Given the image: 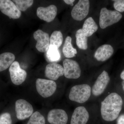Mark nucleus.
Here are the masks:
<instances>
[{
  "label": "nucleus",
  "mask_w": 124,
  "mask_h": 124,
  "mask_svg": "<svg viewBox=\"0 0 124 124\" xmlns=\"http://www.w3.org/2000/svg\"><path fill=\"white\" fill-rule=\"evenodd\" d=\"M63 40L62 34L61 31H54L50 37L49 45L55 46L59 48L61 46Z\"/></svg>",
  "instance_id": "obj_22"
},
{
  "label": "nucleus",
  "mask_w": 124,
  "mask_h": 124,
  "mask_svg": "<svg viewBox=\"0 0 124 124\" xmlns=\"http://www.w3.org/2000/svg\"><path fill=\"white\" fill-rule=\"evenodd\" d=\"M76 42L80 49L86 50L88 48V37L85 36L82 29H78L76 34Z\"/></svg>",
  "instance_id": "obj_21"
},
{
  "label": "nucleus",
  "mask_w": 124,
  "mask_h": 124,
  "mask_svg": "<svg viewBox=\"0 0 124 124\" xmlns=\"http://www.w3.org/2000/svg\"><path fill=\"white\" fill-rule=\"evenodd\" d=\"M11 116L9 113L6 112L0 115V124H12Z\"/></svg>",
  "instance_id": "obj_26"
},
{
  "label": "nucleus",
  "mask_w": 124,
  "mask_h": 124,
  "mask_svg": "<svg viewBox=\"0 0 124 124\" xmlns=\"http://www.w3.org/2000/svg\"><path fill=\"white\" fill-rule=\"evenodd\" d=\"M36 88L38 93L42 97L48 98L55 93L57 85L54 81L39 78L36 81Z\"/></svg>",
  "instance_id": "obj_4"
},
{
  "label": "nucleus",
  "mask_w": 124,
  "mask_h": 124,
  "mask_svg": "<svg viewBox=\"0 0 124 124\" xmlns=\"http://www.w3.org/2000/svg\"><path fill=\"white\" fill-rule=\"evenodd\" d=\"M116 124H124V114L120 116L117 118Z\"/></svg>",
  "instance_id": "obj_27"
},
{
  "label": "nucleus",
  "mask_w": 124,
  "mask_h": 124,
  "mask_svg": "<svg viewBox=\"0 0 124 124\" xmlns=\"http://www.w3.org/2000/svg\"><path fill=\"white\" fill-rule=\"evenodd\" d=\"M15 111L18 119H26L33 114L32 106L26 100L19 99L16 102Z\"/></svg>",
  "instance_id": "obj_7"
},
{
  "label": "nucleus",
  "mask_w": 124,
  "mask_h": 124,
  "mask_svg": "<svg viewBox=\"0 0 124 124\" xmlns=\"http://www.w3.org/2000/svg\"><path fill=\"white\" fill-rule=\"evenodd\" d=\"M68 120L67 114L62 109H53L48 113V121L51 124H67Z\"/></svg>",
  "instance_id": "obj_13"
},
{
  "label": "nucleus",
  "mask_w": 124,
  "mask_h": 124,
  "mask_svg": "<svg viewBox=\"0 0 124 124\" xmlns=\"http://www.w3.org/2000/svg\"><path fill=\"white\" fill-rule=\"evenodd\" d=\"M57 13V8L51 5L46 7H40L37 10V15L40 19L47 23L51 22L55 18Z\"/></svg>",
  "instance_id": "obj_12"
},
{
  "label": "nucleus",
  "mask_w": 124,
  "mask_h": 124,
  "mask_svg": "<svg viewBox=\"0 0 124 124\" xmlns=\"http://www.w3.org/2000/svg\"><path fill=\"white\" fill-rule=\"evenodd\" d=\"M89 117L88 112L85 107H78L75 109L72 116L70 124H86Z\"/></svg>",
  "instance_id": "obj_15"
},
{
  "label": "nucleus",
  "mask_w": 124,
  "mask_h": 124,
  "mask_svg": "<svg viewBox=\"0 0 124 124\" xmlns=\"http://www.w3.org/2000/svg\"><path fill=\"white\" fill-rule=\"evenodd\" d=\"M15 55L12 53L6 52L0 54V72L7 69L14 62Z\"/></svg>",
  "instance_id": "obj_18"
},
{
  "label": "nucleus",
  "mask_w": 124,
  "mask_h": 124,
  "mask_svg": "<svg viewBox=\"0 0 124 124\" xmlns=\"http://www.w3.org/2000/svg\"><path fill=\"white\" fill-rule=\"evenodd\" d=\"M91 88L86 84L78 85L72 87L69 93V99L71 101L82 103L86 102L91 95Z\"/></svg>",
  "instance_id": "obj_2"
},
{
  "label": "nucleus",
  "mask_w": 124,
  "mask_h": 124,
  "mask_svg": "<svg viewBox=\"0 0 124 124\" xmlns=\"http://www.w3.org/2000/svg\"><path fill=\"white\" fill-rule=\"evenodd\" d=\"M0 10L10 19H17L21 15V11L10 0H0Z\"/></svg>",
  "instance_id": "obj_9"
},
{
  "label": "nucleus",
  "mask_w": 124,
  "mask_h": 124,
  "mask_svg": "<svg viewBox=\"0 0 124 124\" xmlns=\"http://www.w3.org/2000/svg\"><path fill=\"white\" fill-rule=\"evenodd\" d=\"M114 51V49L111 45H102L97 49L94 53V57L98 61L104 62L112 56Z\"/></svg>",
  "instance_id": "obj_16"
},
{
  "label": "nucleus",
  "mask_w": 124,
  "mask_h": 124,
  "mask_svg": "<svg viewBox=\"0 0 124 124\" xmlns=\"http://www.w3.org/2000/svg\"><path fill=\"white\" fill-rule=\"evenodd\" d=\"M88 0H80L72 10L71 15L74 20L81 21L88 14L90 8Z\"/></svg>",
  "instance_id": "obj_6"
},
{
  "label": "nucleus",
  "mask_w": 124,
  "mask_h": 124,
  "mask_svg": "<svg viewBox=\"0 0 124 124\" xmlns=\"http://www.w3.org/2000/svg\"><path fill=\"white\" fill-rule=\"evenodd\" d=\"M122 105L123 100L119 94L115 93L110 94L101 103L102 118L108 122L115 120L119 116Z\"/></svg>",
  "instance_id": "obj_1"
},
{
  "label": "nucleus",
  "mask_w": 124,
  "mask_h": 124,
  "mask_svg": "<svg viewBox=\"0 0 124 124\" xmlns=\"http://www.w3.org/2000/svg\"><path fill=\"white\" fill-rule=\"evenodd\" d=\"M45 74L47 78L51 80H56L60 77L64 75L63 67L57 63H51L46 65Z\"/></svg>",
  "instance_id": "obj_14"
},
{
  "label": "nucleus",
  "mask_w": 124,
  "mask_h": 124,
  "mask_svg": "<svg viewBox=\"0 0 124 124\" xmlns=\"http://www.w3.org/2000/svg\"><path fill=\"white\" fill-rule=\"evenodd\" d=\"M122 88L124 91V80H123L122 82Z\"/></svg>",
  "instance_id": "obj_30"
},
{
  "label": "nucleus",
  "mask_w": 124,
  "mask_h": 124,
  "mask_svg": "<svg viewBox=\"0 0 124 124\" xmlns=\"http://www.w3.org/2000/svg\"><path fill=\"white\" fill-rule=\"evenodd\" d=\"M98 28L97 24L93 18L90 17L85 21L82 29L85 36L88 37L97 31Z\"/></svg>",
  "instance_id": "obj_17"
},
{
  "label": "nucleus",
  "mask_w": 124,
  "mask_h": 124,
  "mask_svg": "<svg viewBox=\"0 0 124 124\" xmlns=\"http://www.w3.org/2000/svg\"><path fill=\"white\" fill-rule=\"evenodd\" d=\"M63 1L67 5H69L71 6L73 5V2L75 1V0H64Z\"/></svg>",
  "instance_id": "obj_28"
},
{
  "label": "nucleus",
  "mask_w": 124,
  "mask_h": 124,
  "mask_svg": "<svg viewBox=\"0 0 124 124\" xmlns=\"http://www.w3.org/2000/svg\"><path fill=\"white\" fill-rule=\"evenodd\" d=\"M10 78L13 84L16 85L22 84L26 78V72L20 67L17 61L14 62L9 68Z\"/></svg>",
  "instance_id": "obj_8"
},
{
  "label": "nucleus",
  "mask_w": 124,
  "mask_h": 124,
  "mask_svg": "<svg viewBox=\"0 0 124 124\" xmlns=\"http://www.w3.org/2000/svg\"><path fill=\"white\" fill-rule=\"evenodd\" d=\"M120 78L123 80H124V70L122 71L120 75Z\"/></svg>",
  "instance_id": "obj_29"
},
{
  "label": "nucleus",
  "mask_w": 124,
  "mask_h": 124,
  "mask_svg": "<svg viewBox=\"0 0 124 124\" xmlns=\"http://www.w3.org/2000/svg\"><path fill=\"white\" fill-rule=\"evenodd\" d=\"M27 124H45V120L40 112L36 111L31 116Z\"/></svg>",
  "instance_id": "obj_24"
},
{
  "label": "nucleus",
  "mask_w": 124,
  "mask_h": 124,
  "mask_svg": "<svg viewBox=\"0 0 124 124\" xmlns=\"http://www.w3.org/2000/svg\"><path fill=\"white\" fill-rule=\"evenodd\" d=\"M122 18V14L115 10H108L106 7L101 9L99 17V25L102 29L119 22Z\"/></svg>",
  "instance_id": "obj_3"
},
{
  "label": "nucleus",
  "mask_w": 124,
  "mask_h": 124,
  "mask_svg": "<svg viewBox=\"0 0 124 124\" xmlns=\"http://www.w3.org/2000/svg\"><path fill=\"white\" fill-rule=\"evenodd\" d=\"M64 76L67 78L77 79L80 77L81 70L78 63L75 60L66 59L63 62Z\"/></svg>",
  "instance_id": "obj_5"
},
{
  "label": "nucleus",
  "mask_w": 124,
  "mask_h": 124,
  "mask_svg": "<svg viewBox=\"0 0 124 124\" xmlns=\"http://www.w3.org/2000/svg\"><path fill=\"white\" fill-rule=\"evenodd\" d=\"M13 1L19 10L24 11L32 5L34 1L32 0H14Z\"/></svg>",
  "instance_id": "obj_23"
},
{
  "label": "nucleus",
  "mask_w": 124,
  "mask_h": 124,
  "mask_svg": "<svg viewBox=\"0 0 124 124\" xmlns=\"http://www.w3.org/2000/svg\"><path fill=\"white\" fill-rule=\"evenodd\" d=\"M72 38L70 37L66 38L62 48L63 53L66 57L73 58L77 54L76 49L73 48L71 43Z\"/></svg>",
  "instance_id": "obj_20"
},
{
  "label": "nucleus",
  "mask_w": 124,
  "mask_h": 124,
  "mask_svg": "<svg viewBox=\"0 0 124 124\" xmlns=\"http://www.w3.org/2000/svg\"><path fill=\"white\" fill-rule=\"evenodd\" d=\"M45 56L47 62L57 63L61 59V56L59 49L55 46L49 45L47 51L45 53Z\"/></svg>",
  "instance_id": "obj_19"
},
{
  "label": "nucleus",
  "mask_w": 124,
  "mask_h": 124,
  "mask_svg": "<svg viewBox=\"0 0 124 124\" xmlns=\"http://www.w3.org/2000/svg\"><path fill=\"white\" fill-rule=\"evenodd\" d=\"M33 37L37 41L36 48L41 53H45L48 50L50 45V37L49 34L38 29L33 33Z\"/></svg>",
  "instance_id": "obj_11"
},
{
  "label": "nucleus",
  "mask_w": 124,
  "mask_h": 124,
  "mask_svg": "<svg viewBox=\"0 0 124 124\" xmlns=\"http://www.w3.org/2000/svg\"><path fill=\"white\" fill-rule=\"evenodd\" d=\"M110 80L108 73L106 71H103L98 77L93 85L92 89L93 95L95 96L101 95L106 88Z\"/></svg>",
  "instance_id": "obj_10"
},
{
  "label": "nucleus",
  "mask_w": 124,
  "mask_h": 124,
  "mask_svg": "<svg viewBox=\"0 0 124 124\" xmlns=\"http://www.w3.org/2000/svg\"><path fill=\"white\" fill-rule=\"evenodd\" d=\"M112 1L114 2L113 7L116 11L120 13L124 12V0Z\"/></svg>",
  "instance_id": "obj_25"
}]
</instances>
